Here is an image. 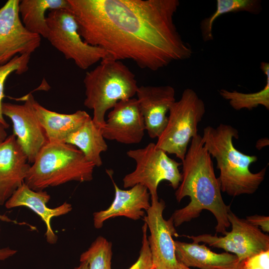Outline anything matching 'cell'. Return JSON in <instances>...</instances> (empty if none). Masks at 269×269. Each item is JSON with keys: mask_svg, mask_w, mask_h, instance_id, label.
<instances>
[{"mask_svg": "<svg viewBox=\"0 0 269 269\" xmlns=\"http://www.w3.org/2000/svg\"><path fill=\"white\" fill-rule=\"evenodd\" d=\"M67 0L83 39L114 59L155 71L193 54L174 21L178 0Z\"/></svg>", "mask_w": 269, "mask_h": 269, "instance_id": "cell-1", "label": "cell"}, {"mask_svg": "<svg viewBox=\"0 0 269 269\" xmlns=\"http://www.w3.org/2000/svg\"><path fill=\"white\" fill-rule=\"evenodd\" d=\"M181 164V181L175 196L178 202L186 196L189 197L190 201L172 214L171 217L175 227L198 217L203 210H207L216 219V232L225 235L230 227L228 214L231 209L223 201L211 156L204 146L202 136L197 134L191 139Z\"/></svg>", "mask_w": 269, "mask_h": 269, "instance_id": "cell-2", "label": "cell"}, {"mask_svg": "<svg viewBox=\"0 0 269 269\" xmlns=\"http://www.w3.org/2000/svg\"><path fill=\"white\" fill-rule=\"evenodd\" d=\"M234 138H239L238 130L224 124L215 128L206 127L202 136L206 149L216 159L220 171L218 178L221 191L233 197L252 194L264 180L267 167L257 173L252 172L250 166L257 161L258 157L236 149L233 144Z\"/></svg>", "mask_w": 269, "mask_h": 269, "instance_id": "cell-3", "label": "cell"}, {"mask_svg": "<svg viewBox=\"0 0 269 269\" xmlns=\"http://www.w3.org/2000/svg\"><path fill=\"white\" fill-rule=\"evenodd\" d=\"M95 167L75 146L48 141L37 154L24 183L34 191H41L72 181L89 182Z\"/></svg>", "mask_w": 269, "mask_h": 269, "instance_id": "cell-4", "label": "cell"}, {"mask_svg": "<svg viewBox=\"0 0 269 269\" xmlns=\"http://www.w3.org/2000/svg\"><path fill=\"white\" fill-rule=\"evenodd\" d=\"M84 106L93 111L92 120L99 128L105 124V115L119 101L136 95L138 86L135 76L121 61L107 57L83 80Z\"/></svg>", "mask_w": 269, "mask_h": 269, "instance_id": "cell-5", "label": "cell"}, {"mask_svg": "<svg viewBox=\"0 0 269 269\" xmlns=\"http://www.w3.org/2000/svg\"><path fill=\"white\" fill-rule=\"evenodd\" d=\"M205 113L203 101L193 89L187 88L170 108L166 126L157 138V148L184 159L189 142L197 134L198 124Z\"/></svg>", "mask_w": 269, "mask_h": 269, "instance_id": "cell-6", "label": "cell"}, {"mask_svg": "<svg viewBox=\"0 0 269 269\" xmlns=\"http://www.w3.org/2000/svg\"><path fill=\"white\" fill-rule=\"evenodd\" d=\"M46 22L48 32L46 38L66 59L73 60L80 69L86 70L109 57L104 49L90 45L83 39L70 9L50 11Z\"/></svg>", "mask_w": 269, "mask_h": 269, "instance_id": "cell-7", "label": "cell"}, {"mask_svg": "<svg viewBox=\"0 0 269 269\" xmlns=\"http://www.w3.org/2000/svg\"><path fill=\"white\" fill-rule=\"evenodd\" d=\"M127 155L134 160L136 166L133 171L124 176V188L141 184L147 189L151 200L158 199L157 187L163 180L168 181L174 189L178 188L182 178L179 169L181 163L170 158L155 143L151 142L144 147L130 149Z\"/></svg>", "mask_w": 269, "mask_h": 269, "instance_id": "cell-8", "label": "cell"}, {"mask_svg": "<svg viewBox=\"0 0 269 269\" xmlns=\"http://www.w3.org/2000/svg\"><path fill=\"white\" fill-rule=\"evenodd\" d=\"M228 219L232 229L223 237L204 234L187 237L195 243H203L232 253L238 257L239 264L251 256L269 250V237L260 229L246 219L239 218L231 209L228 212Z\"/></svg>", "mask_w": 269, "mask_h": 269, "instance_id": "cell-9", "label": "cell"}, {"mask_svg": "<svg viewBox=\"0 0 269 269\" xmlns=\"http://www.w3.org/2000/svg\"><path fill=\"white\" fill-rule=\"evenodd\" d=\"M19 0H8L0 8V66L15 56L30 55L40 46L41 36L28 31L19 13Z\"/></svg>", "mask_w": 269, "mask_h": 269, "instance_id": "cell-10", "label": "cell"}, {"mask_svg": "<svg viewBox=\"0 0 269 269\" xmlns=\"http://www.w3.org/2000/svg\"><path fill=\"white\" fill-rule=\"evenodd\" d=\"M144 220L149 229L147 240L154 269H178L173 236H177L173 219H164L165 204L162 199L151 200Z\"/></svg>", "mask_w": 269, "mask_h": 269, "instance_id": "cell-11", "label": "cell"}, {"mask_svg": "<svg viewBox=\"0 0 269 269\" xmlns=\"http://www.w3.org/2000/svg\"><path fill=\"white\" fill-rule=\"evenodd\" d=\"M33 96L29 94L23 99V104L3 102L2 113L11 121L13 134L32 164L41 148L48 142L45 133L35 115L32 104Z\"/></svg>", "mask_w": 269, "mask_h": 269, "instance_id": "cell-12", "label": "cell"}, {"mask_svg": "<svg viewBox=\"0 0 269 269\" xmlns=\"http://www.w3.org/2000/svg\"><path fill=\"white\" fill-rule=\"evenodd\" d=\"M145 131L139 103L134 98L118 102L108 114L102 129L105 139L126 144L139 143Z\"/></svg>", "mask_w": 269, "mask_h": 269, "instance_id": "cell-13", "label": "cell"}, {"mask_svg": "<svg viewBox=\"0 0 269 269\" xmlns=\"http://www.w3.org/2000/svg\"><path fill=\"white\" fill-rule=\"evenodd\" d=\"M136 95L149 136L158 138L166 126L167 114L176 101L175 89L170 85L141 86Z\"/></svg>", "mask_w": 269, "mask_h": 269, "instance_id": "cell-14", "label": "cell"}, {"mask_svg": "<svg viewBox=\"0 0 269 269\" xmlns=\"http://www.w3.org/2000/svg\"><path fill=\"white\" fill-rule=\"evenodd\" d=\"M30 166L13 134L0 143V205L24 182Z\"/></svg>", "mask_w": 269, "mask_h": 269, "instance_id": "cell-15", "label": "cell"}, {"mask_svg": "<svg viewBox=\"0 0 269 269\" xmlns=\"http://www.w3.org/2000/svg\"><path fill=\"white\" fill-rule=\"evenodd\" d=\"M115 189L114 199L107 209L93 214L94 226L96 229L103 226L105 221L116 217L124 216L133 220L141 219L145 216L144 211L150 207V198L146 188L141 184H136L129 190L120 189L112 179Z\"/></svg>", "mask_w": 269, "mask_h": 269, "instance_id": "cell-16", "label": "cell"}, {"mask_svg": "<svg viewBox=\"0 0 269 269\" xmlns=\"http://www.w3.org/2000/svg\"><path fill=\"white\" fill-rule=\"evenodd\" d=\"M50 199V196L46 191H34L24 182L6 201L4 206L7 209L23 206L35 213L45 224L46 241L54 244L57 242L58 237L52 229L51 219L68 214L72 207L71 204L65 202L57 207L49 208L47 204Z\"/></svg>", "mask_w": 269, "mask_h": 269, "instance_id": "cell-17", "label": "cell"}, {"mask_svg": "<svg viewBox=\"0 0 269 269\" xmlns=\"http://www.w3.org/2000/svg\"><path fill=\"white\" fill-rule=\"evenodd\" d=\"M175 253L178 263L200 269H237L238 257L233 254L212 252L205 244L174 241Z\"/></svg>", "mask_w": 269, "mask_h": 269, "instance_id": "cell-18", "label": "cell"}, {"mask_svg": "<svg viewBox=\"0 0 269 269\" xmlns=\"http://www.w3.org/2000/svg\"><path fill=\"white\" fill-rule=\"evenodd\" d=\"M32 104L47 140L50 142L65 143L67 137L90 117L86 112L82 110L69 114L50 111L41 106L33 96Z\"/></svg>", "mask_w": 269, "mask_h": 269, "instance_id": "cell-19", "label": "cell"}, {"mask_svg": "<svg viewBox=\"0 0 269 269\" xmlns=\"http://www.w3.org/2000/svg\"><path fill=\"white\" fill-rule=\"evenodd\" d=\"M65 143L76 147L95 167L102 165L101 154L108 149L102 129L95 124L91 117L67 137Z\"/></svg>", "mask_w": 269, "mask_h": 269, "instance_id": "cell-20", "label": "cell"}, {"mask_svg": "<svg viewBox=\"0 0 269 269\" xmlns=\"http://www.w3.org/2000/svg\"><path fill=\"white\" fill-rule=\"evenodd\" d=\"M70 9L67 0H22L19 13L25 28L32 33L46 38L48 32L46 12L54 9Z\"/></svg>", "mask_w": 269, "mask_h": 269, "instance_id": "cell-21", "label": "cell"}, {"mask_svg": "<svg viewBox=\"0 0 269 269\" xmlns=\"http://www.w3.org/2000/svg\"><path fill=\"white\" fill-rule=\"evenodd\" d=\"M261 10V2L259 0H217L215 11L200 22V28L203 41L207 42L213 39V24L219 16L228 13L240 11L256 14Z\"/></svg>", "mask_w": 269, "mask_h": 269, "instance_id": "cell-22", "label": "cell"}, {"mask_svg": "<svg viewBox=\"0 0 269 269\" xmlns=\"http://www.w3.org/2000/svg\"><path fill=\"white\" fill-rule=\"evenodd\" d=\"M260 67L266 76V85L260 91L251 93L224 89L219 91L220 95L228 100L229 104L234 110L239 111L246 109L250 111L259 105L265 107L267 110H269V64L262 62Z\"/></svg>", "mask_w": 269, "mask_h": 269, "instance_id": "cell-23", "label": "cell"}, {"mask_svg": "<svg viewBox=\"0 0 269 269\" xmlns=\"http://www.w3.org/2000/svg\"><path fill=\"white\" fill-rule=\"evenodd\" d=\"M112 255V243L99 236L81 255L80 261L87 262L88 269H111Z\"/></svg>", "mask_w": 269, "mask_h": 269, "instance_id": "cell-24", "label": "cell"}, {"mask_svg": "<svg viewBox=\"0 0 269 269\" xmlns=\"http://www.w3.org/2000/svg\"><path fill=\"white\" fill-rule=\"evenodd\" d=\"M30 55L24 54L15 56L8 63L0 66V123L6 129L9 127L2 113V99L4 97V86L7 77L12 73L22 74L28 69Z\"/></svg>", "mask_w": 269, "mask_h": 269, "instance_id": "cell-25", "label": "cell"}, {"mask_svg": "<svg viewBox=\"0 0 269 269\" xmlns=\"http://www.w3.org/2000/svg\"><path fill=\"white\" fill-rule=\"evenodd\" d=\"M147 226L142 227V245L136 262L129 269H154L147 236Z\"/></svg>", "mask_w": 269, "mask_h": 269, "instance_id": "cell-26", "label": "cell"}, {"mask_svg": "<svg viewBox=\"0 0 269 269\" xmlns=\"http://www.w3.org/2000/svg\"><path fill=\"white\" fill-rule=\"evenodd\" d=\"M240 269H269V250L251 256L239 264Z\"/></svg>", "mask_w": 269, "mask_h": 269, "instance_id": "cell-27", "label": "cell"}, {"mask_svg": "<svg viewBox=\"0 0 269 269\" xmlns=\"http://www.w3.org/2000/svg\"><path fill=\"white\" fill-rule=\"evenodd\" d=\"M252 225L259 228L262 231L265 232H269V217L259 215H254L247 216L246 219Z\"/></svg>", "mask_w": 269, "mask_h": 269, "instance_id": "cell-28", "label": "cell"}, {"mask_svg": "<svg viewBox=\"0 0 269 269\" xmlns=\"http://www.w3.org/2000/svg\"><path fill=\"white\" fill-rule=\"evenodd\" d=\"M0 219L6 222H14L5 216L0 215ZM16 252V250L11 249L9 247L0 248V261L8 259L13 256Z\"/></svg>", "mask_w": 269, "mask_h": 269, "instance_id": "cell-29", "label": "cell"}, {"mask_svg": "<svg viewBox=\"0 0 269 269\" xmlns=\"http://www.w3.org/2000/svg\"><path fill=\"white\" fill-rule=\"evenodd\" d=\"M269 145V139L267 138H263L258 140L256 143V147L260 150L263 147Z\"/></svg>", "mask_w": 269, "mask_h": 269, "instance_id": "cell-30", "label": "cell"}, {"mask_svg": "<svg viewBox=\"0 0 269 269\" xmlns=\"http://www.w3.org/2000/svg\"><path fill=\"white\" fill-rule=\"evenodd\" d=\"M6 128L0 123V143L7 137Z\"/></svg>", "mask_w": 269, "mask_h": 269, "instance_id": "cell-31", "label": "cell"}, {"mask_svg": "<svg viewBox=\"0 0 269 269\" xmlns=\"http://www.w3.org/2000/svg\"><path fill=\"white\" fill-rule=\"evenodd\" d=\"M88 264L86 262H81L80 265L75 269H88Z\"/></svg>", "mask_w": 269, "mask_h": 269, "instance_id": "cell-32", "label": "cell"}, {"mask_svg": "<svg viewBox=\"0 0 269 269\" xmlns=\"http://www.w3.org/2000/svg\"><path fill=\"white\" fill-rule=\"evenodd\" d=\"M178 269H192L190 268L187 267L182 264H179L178 265Z\"/></svg>", "mask_w": 269, "mask_h": 269, "instance_id": "cell-33", "label": "cell"}, {"mask_svg": "<svg viewBox=\"0 0 269 269\" xmlns=\"http://www.w3.org/2000/svg\"><path fill=\"white\" fill-rule=\"evenodd\" d=\"M237 269H240L239 265V267H238Z\"/></svg>", "mask_w": 269, "mask_h": 269, "instance_id": "cell-34", "label": "cell"}]
</instances>
